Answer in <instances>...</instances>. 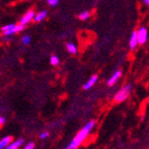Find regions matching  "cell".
Masks as SVG:
<instances>
[{
  "label": "cell",
  "instance_id": "cell-1",
  "mask_svg": "<svg viewBox=\"0 0 149 149\" xmlns=\"http://www.w3.org/2000/svg\"><path fill=\"white\" fill-rule=\"evenodd\" d=\"M95 125V121L92 120L90 121V122H88V123L86 124V125L84 126L83 130H81L79 132V134H78L76 137L72 139V141L70 142V144L68 145V147L66 149H77L78 147L80 146V145L83 143V141L87 138V136L89 135V133H90V130L93 128V126Z\"/></svg>",
  "mask_w": 149,
  "mask_h": 149
},
{
  "label": "cell",
  "instance_id": "cell-2",
  "mask_svg": "<svg viewBox=\"0 0 149 149\" xmlns=\"http://www.w3.org/2000/svg\"><path fill=\"white\" fill-rule=\"evenodd\" d=\"M24 29V25L22 24H7L4 27H2L3 35L4 36H9L16 32H21Z\"/></svg>",
  "mask_w": 149,
  "mask_h": 149
},
{
  "label": "cell",
  "instance_id": "cell-3",
  "mask_svg": "<svg viewBox=\"0 0 149 149\" xmlns=\"http://www.w3.org/2000/svg\"><path fill=\"white\" fill-rule=\"evenodd\" d=\"M130 90H132V85L130 84H127V85L123 86L116 93V95L114 96V100L116 102H123V100H125L127 98L128 94H130Z\"/></svg>",
  "mask_w": 149,
  "mask_h": 149
},
{
  "label": "cell",
  "instance_id": "cell-4",
  "mask_svg": "<svg viewBox=\"0 0 149 149\" xmlns=\"http://www.w3.org/2000/svg\"><path fill=\"white\" fill-rule=\"evenodd\" d=\"M137 38L139 45H144L146 44L147 40H148V30L147 28L142 26L139 28V30L137 31Z\"/></svg>",
  "mask_w": 149,
  "mask_h": 149
},
{
  "label": "cell",
  "instance_id": "cell-5",
  "mask_svg": "<svg viewBox=\"0 0 149 149\" xmlns=\"http://www.w3.org/2000/svg\"><path fill=\"white\" fill-rule=\"evenodd\" d=\"M34 16H35L34 10H32V9L28 10V12L21 18V20H20V24H22V25H24V26L27 25L29 22L32 21L33 18H34Z\"/></svg>",
  "mask_w": 149,
  "mask_h": 149
},
{
  "label": "cell",
  "instance_id": "cell-6",
  "mask_svg": "<svg viewBox=\"0 0 149 149\" xmlns=\"http://www.w3.org/2000/svg\"><path fill=\"white\" fill-rule=\"evenodd\" d=\"M121 74H122V72H121V70H117V72H115L114 74H112V77H110V79L108 80V85H109V86H113V85H115L116 82L119 80V78L121 77Z\"/></svg>",
  "mask_w": 149,
  "mask_h": 149
},
{
  "label": "cell",
  "instance_id": "cell-7",
  "mask_svg": "<svg viewBox=\"0 0 149 149\" xmlns=\"http://www.w3.org/2000/svg\"><path fill=\"white\" fill-rule=\"evenodd\" d=\"M138 45H139V42H138V38H137V31H134L130 38V49L136 50Z\"/></svg>",
  "mask_w": 149,
  "mask_h": 149
},
{
  "label": "cell",
  "instance_id": "cell-8",
  "mask_svg": "<svg viewBox=\"0 0 149 149\" xmlns=\"http://www.w3.org/2000/svg\"><path fill=\"white\" fill-rule=\"evenodd\" d=\"M97 80H98V77L96 76V74L92 76V77H91L90 79H89L88 81L86 82V84H85V85L83 86V88L85 89V90H88V89L92 88V86L96 83V82H97Z\"/></svg>",
  "mask_w": 149,
  "mask_h": 149
},
{
  "label": "cell",
  "instance_id": "cell-9",
  "mask_svg": "<svg viewBox=\"0 0 149 149\" xmlns=\"http://www.w3.org/2000/svg\"><path fill=\"white\" fill-rule=\"evenodd\" d=\"M23 143H24L23 139H19V140H17V141H15V142H10L4 149H18Z\"/></svg>",
  "mask_w": 149,
  "mask_h": 149
},
{
  "label": "cell",
  "instance_id": "cell-10",
  "mask_svg": "<svg viewBox=\"0 0 149 149\" xmlns=\"http://www.w3.org/2000/svg\"><path fill=\"white\" fill-rule=\"evenodd\" d=\"M47 16H48V12H47V10H42V12L37 13V14L35 15L33 20H34L35 22H42L47 18Z\"/></svg>",
  "mask_w": 149,
  "mask_h": 149
},
{
  "label": "cell",
  "instance_id": "cell-11",
  "mask_svg": "<svg viewBox=\"0 0 149 149\" xmlns=\"http://www.w3.org/2000/svg\"><path fill=\"white\" fill-rule=\"evenodd\" d=\"M12 141H13V138L10 137V136H9V137H4L0 141V149H4Z\"/></svg>",
  "mask_w": 149,
  "mask_h": 149
},
{
  "label": "cell",
  "instance_id": "cell-12",
  "mask_svg": "<svg viewBox=\"0 0 149 149\" xmlns=\"http://www.w3.org/2000/svg\"><path fill=\"white\" fill-rule=\"evenodd\" d=\"M66 49H68V51L70 52V54H76L78 52L77 46L74 44H72V42H68V44H66Z\"/></svg>",
  "mask_w": 149,
  "mask_h": 149
},
{
  "label": "cell",
  "instance_id": "cell-13",
  "mask_svg": "<svg viewBox=\"0 0 149 149\" xmlns=\"http://www.w3.org/2000/svg\"><path fill=\"white\" fill-rule=\"evenodd\" d=\"M90 12H88V10H83L82 13H80L79 14V19L80 20H82V21H85V20H87V19H89V17H90Z\"/></svg>",
  "mask_w": 149,
  "mask_h": 149
},
{
  "label": "cell",
  "instance_id": "cell-14",
  "mask_svg": "<svg viewBox=\"0 0 149 149\" xmlns=\"http://www.w3.org/2000/svg\"><path fill=\"white\" fill-rule=\"evenodd\" d=\"M59 62H60V60H59L58 56L56 55H53L51 56V58H50V63H51L53 66H56V65H58Z\"/></svg>",
  "mask_w": 149,
  "mask_h": 149
},
{
  "label": "cell",
  "instance_id": "cell-15",
  "mask_svg": "<svg viewBox=\"0 0 149 149\" xmlns=\"http://www.w3.org/2000/svg\"><path fill=\"white\" fill-rule=\"evenodd\" d=\"M22 44L23 45H29L31 42V36L30 35H24L23 37H22V40H21Z\"/></svg>",
  "mask_w": 149,
  "mask_h": 149
},
{
  "label": "cell",
  "instance_id": "cell-16",
  "mask_svg": "<svg viewBox=\"0 0 149 149\" xmlns=\"http://www.w3.org/2000/svg\"><path fill=\"white\" fill-rule=\"evenodd\" d=\"M47 2L50 6H56L59 3V0H47Z\"/></svg>",
  "mask_w": 149,
  "mask_h": 149
},
{
  "label": "cell",
  "instance_id": "cell-17",
  "mask_svg": "<svg viewBox=\"0 0 149 149\" xmlns=\"http://www.w3.org/2000/svg\"><path fill=\"white\" fill-rule=\"evenodd\" d=\"M24 149H34V143H33V142L28 143V144L26 145L25 148H24Z\"/></svg>",
  "mask_w": 149,
  "mask_h": 149
},
{
  "label": "cell",
  "instance_id": "cell-18",
  "mask_svg": "<svg viewBox=\"0 0 149 149\" xmlns=\"http://www.w3.org/2000/svg\"><path fill=\"white\" fill-rule=\"evenodd\" d=\"M48 136H49V133H42V135H40V138H42V139H46V138H48Z\"/></svg>",
  "mask_w": 149,
  "mask_h": 149
},
{
  "label": "cell",
  "instance_id": "cell-19",
  "mask_svg": "<svg viewBox=\"0 0 149 149\" xmlns=\"http://www.w3.org/2000/svg\"><path fill=\"white\" fill-rule=\"evenodd\" d=\"M5 123V119L3 118L2 116H0V125H2V124Z\"/></svg>",
  "mask_w": 149,
  "mask_h": 149
},
{
  "label": "cell",
  "instance_id": "cell-20",
  "mask_svg": "<svg viewBox=\"0 0 149 149\" xmlns=\"http://www.w3.org/2000/svg\"><path fill=\"white\" fill-rule=\"evenodd\" d=\"M143 2H144V4H145V5L149 6V0H143Z\"/></svg>",
  "mask_w": 149,
  "mask_h": 149
},
{
  "label": "cell",
  "instance_id": "cell-21",
  "mask_svg": "<svg viewBox=\"0 0 149 149\" xmlns=\"http://www.w3.org/2000/svg\"><path fill=\"white\" fill-rule=\"evenodd\" d=\"M148 149H149V148H148Z\"/></svg>",
  "mask_w": 149,
  "mask_h": 149
}]
</instances>
